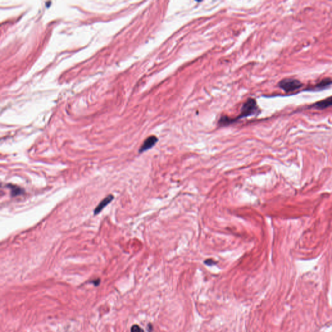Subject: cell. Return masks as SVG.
<instances>
[{"label":"cell","instance_id":"277c9868","mask_svg":"<svg viewBox=\"0 0 332 332\" xmlns=\"http://www.w3.org/2000/svg\"><path fill=\"white\" fill-rule=\"evenodd\" d=\"M332 85V79L330 78H325L320 81L319 83L308 90L310 91H319L326 89Z\"/></svg>","mask_w":332,"mask_h":332},{"label":"cell","instance_id":"52a82bcc","mask_svg":"<svg viewBox=\"0 0 332 332\" xmlns=\"http://www.w3.org/2000/svg\"><path fill=\"white\" fill-rule=\"evenodd\" d=\"M7 187L11 189L12 197H16V196H18V195H22V194H23L24 193V191L23 190V189H22L20 187H19L18 186H15V185H12V184H9V185L7 186Z\"/></svg>","mask_w":332,"mask_h":332},{"label":"cell","instance_id":"9c48e42d","mask_svg":"<svg viewBox=\"0 0 332 332\" xmlns=\"http://www.w3.org/2000/svg\"><path fill=\"white\" fill-rule=\"evenodd\" d=\"M204 263L206 264L207 265H208V266H212V265L216 264L217 262L212 259H208L204 261Z\"/></svg>","mask_w":332,"mask_h":332},{"label":"cell","instance_id":"5b68a950","mask_svg":"<svg viewBox=\"0 0 332 332\" xmlns=\"http://www.w3.org/2000/svg\"><path fill=\"white\" fill-rule=\"evenodd\" d=\"M330 106H332V95L315 103L311 106V107L319 110L325 109Z\"/></svg>","mask_w":332,"mask_h":332},{"label":"cell","instance_id":"3957f363","mask_svg":"<svg viewBox=\"0 0 332 332\" xmlns=\"http://www.w3.org/2000/svg\"><path fill=\"white\" fill-rule=\"evenodd\" d=\"M158 141H159V139H158V138L155 136H151L148 137L144 141L142 145L140 147L139 149V153H142L149 150V149H151L155 145V144L157 143Z\"/></svg>","mask_w":332,"mask_h":332},{"label":"cell","instance_id":"ba28073f","mask_svg":"<svg viewBox=\"0 0 332 332\" xmlns=\"http://www.w3.org/2000/svg\"><path fill=\"white\" fill-rule=\"evenodd\" d=\"M130 330H131V332H144V330L137 325H134L132 326Z\"/></svg>","mask_w":332,"mask_h":332},{"label":"cell","instance_id":"8992f818","mask_svg":"<svg viewBox=\"0 0 332 332\" xmlns=\"http://www.w3.org/2000/svg\"><path fill=\"white\" fill-rule=\"evenodd\" d=\"M113 199L114 196L112 195H108L104 199H103L94 210V215H97L100 213L108 204H110L112 201Z\"/></svg>","mask_w":332,"mask_h":332},{"label":"cell","instance_id":"6da1fadb","mask_svg":"<svg viewBox=\"0 0 332 332\" xmlns=\"http://www.w3.org/2000/svg\"><path fill=\"white\" fill-rule=\"evenodd\" d=\"M260 112V108L258 104H257L256 99L253 98H248L243 104L242 109H241V112L239 115L234 118H229L227 115L225 116V123L227 126H228L240 119L251 117V116L258 114Z\"/></svg>","mask_w":332,"mask_h":332},{"label":"cell","instance_id":"7a4b0ae2","mask_svg":"<svg viewBox=\"0 0 332 332\" xmlns=\"http://www.w3.org/2000/svg\"><path fill=\"white\" fill-rule=\"evenodd\" d=\"M278 86L285 92L289 93L300 89L303 87V83L296 79L284 78L278 83Z\"/></svg>","mask_w":332,"mask_h":332}]
</instances>
